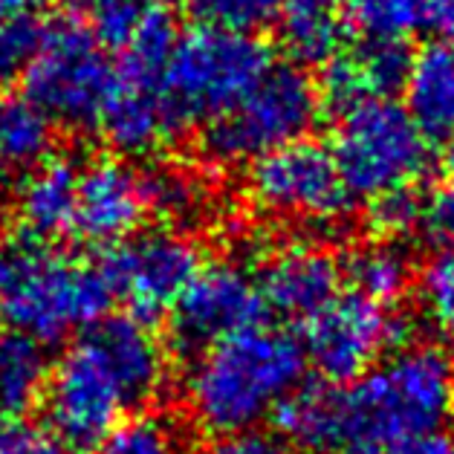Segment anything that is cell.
I'll return each instance as SVG.
<instances>
[{
  "mask_svg": "<svg viewBox=\"0 0 454 454\" xmlns=\"http://www.w3.org/2000/svg\"><path fill=\"white\" fill-rule=\"evenodd\" d=\"M168 356L153 327L137 316L98 318L52 364L43 423L67 454H90L139 408L157 400Z\"/></svg>",
  "mask_w": 454,
  "mask_h": 454,
  "instance_id": "1",
  "label": "cell"
},
{
  "mask_svg": "<svg viewBox=\"0 0 454 454\" xmlns=\"http://www.w3.org/2000/svg\"><path fill=\"white\" fill-rule=\"evenodd\" d=\"M307 353L281 327L254 325L197 356L185 376L194 423L212 434L254 428L304 382Z\"/></svg>",
  "mask_w": 454,
  "mask_h": 454,
  "instance_id": "2",
  "label": "cell"
},
{
  "mask_svg": "<svg viewBox=\"0 0 454 454\" xmlns=\"http://www.w3.org/2000/svg\"><path fill=\"white\" fill-rule=\"evenodd\" d=\"M341 454H376L396 440L431 434L454 417V364L434 345H405L345 391Z\"/></svg>",
  "mask_w": 454,
  "mask_h": 454,
  "instance_id": "3",
  "label": "cell"
},
{
  "mask_svg": "<svg viewBox=\"0 0 454 454\" xmlns=\"http://www.w3.org/2000/svg\"><path fill=\"white\" fill-rule=\"evenodd\" d=\"M110 304L98 267L47 240L18 235L0 243V316L15 333L50 345L93 327Z\"/></svg>",
  "mask_w": 454,
  "mask_h": 454,
  "instance_id": "4",
  "label": "cell"
},
{
  "mask_svg": "<svg viewBox=\"0 0 454 454\" xmlns=\"http://www.w3.org/2000/svg\"><path fill=\"white\" fill-rule=\"evenodd\" d=\"M272 67V55L254 35L197 27L176 38L165 67L168 98L176 130L229 114L261 75Z\"/></svg>",
  "mask_w": 454,
  "mask_h": 454,
  "instance_id": "5",
  "label": "cell"
},
{
  "mask_svg": "<svg viewBox=\"0 0 454 454\" xmlns=\"http://www.w3.org/2000/svg\"><path fill=\"white\" fill-rule=\"evenodd\" d=\"M24 84L29 102L52 121L70 128H98L114 96L116 64H110L84 18L64 15L41 29Z\"/></svg>",
  "mask_w": 454,
  "mask_h": 454,
  "instance_id": "6",
  "label": "cell"
},
{
  "mask_svg": "<svg viewBox=\"0 0 454 454\" xmlns=\"http://www.w3.org/2000/svg\"><path fill=\"white\" fill-rule=\"evenodd\" d=\"M318 114V84L298 64H272L229 114L208 125L203 145L215 162L252 165L307 139Z\"/></svg>",
  "mask_w": 454,
  "mask_h": 454,
  "instance_id": "7",
  "label": "cell"
},
{
  "mask_svg": "<svg viewBox=\"0 0 454 454\" xmlns=\"http://www.w3.org/2000/svg\"><path fill=\"white\" fill-rule=\"evenodd\" d=\"M330 153L350 197L364 200L411 188L431 162L423 130L391 98H371L339 114Z\"/></svg>",
  "mask_w": 454,
  "mask_h": 454,
  "instance_id": "8",
  "label": "cell"
},
{
  "mask_svg": "<svg viewBox=\"0 0 454 454\" xmlns=\"http://www.w3.org/2000/svg\"><path fill=\"white\" fill-rule=\"evenodd\" d=\"M249 197L261 212L304 226L341 223L353 200L330 148L309 139L252 162Z\"/></svg>",
  "mask_w": 454,
  "mask_h": 454,
  "instance_id": "9",
  "label": "cell"
},
{
  "mask_svg": "<svg viewBox=\"0 0 454 454\" xmlns=\"http://www.w3.org/2000/svg\"><path fill=\"white\" fill-rule=\"evenodd\" d=\"M411 327L391 309L359 293L336 295L307 321V362L327 385L359 382L387 348H405Z\"/></svg>",
  "mask_w": 454,
  "mask_h": 454,
  "instance_id": "10",
  "label": "cell"
},
{
  "mask_svg": "<svg viewBox=\"0 0 454 454\" xmlns=\"http://www.w3.org/2000/svg\"><path fill=\"white\" fill-rule=\"evenodd\" d=\"M200 270L203 263L197 243L174 229L137 231L107 247L98 263L110 295L128 301L137 318L174 309Z\"/></svg>",
  "mask_w": 454,
  "mask_h": 454,
  "instance_id": "11",
  "label": "cell"
},
{
  "mask_svg": "<svg viewBox=\"0 0 454 454\" xmlns=\"http://www.w3.org/2000/svg\"><path fill=\"white\" fill-rule=\"evenodd\" d=\"M263 298L258 278L240 263L220 261L203 267L171 309L174 341L185 353H203L217 341L258 325Z\"/></svg>",
  "mask_w": 454,
  "mask_h": 454,
  "instance_id": "12",
  "label": "cell"
},
{
  "mask_svg": "<svg viewBox=\"0 0 454 454\" xmlns=\"http://www.w3.org/2000/svg\"><path fill=\"white\" fill-rule=\"evenodd\" d=\"M148 212L142 174L128 162L102 157L79 171V203H75L73 231L96 247L137 235V226Z\"/></svg>",
  "mask_w": 454,
  "mask_h": 454,
  "instance_id": "13",
  "label": "cell"
},
{
  "mask_svg": "<svg viewBox=\"0 0 454 454\" xmlns=\"http://www.w3.org/2000/svg\"><path fill=\"white\" fill-rule=\"evenodd\" d=\"M341 263L318 243H293L272 252L258 275L263 307L286 321H309L339 295Z\"/></svg>",
  "mask_w": 454,
  "mask_h": 454,
  "instance_id": "14",
  "label": "cell"
},
{
  "mask_svg": "<svg viewBox=\"0 0 454 454\" xmlns=\"http://www.w3.org/2000/svg\"><path fill=\"white\" fill-rule=\"evenodd\" d=\"M411 64L403 41H364L353 52H336L321 75V102L339 114L371 98H387L400 90Z\"/></svg>",
  "mask_w": 454,
  "mask_h": 454,
  "instance_id": "15",
  "label": "cell"
},
{
  "mask_svg": "<svg viewBox=\"0 0 454 454\" xmlns=\"http://www.w3.org/2000/svg\"><path fill=\"white\" fill-rule=\"evenodd\" d=\"M98 130L121 153H151L176 134L162 84L130 82L116 75L114 96Z\"/></svg>",
  "mask_w": 454,
  "mask_h": 454,
  "instance_id": "16",
  "label": "cell"
},
{
  "mask_svg": "<svg viewBox=\"0 0 454 454\" xmlns=\"http://www.w3.org/2000/svg\"><path fill=\"white\" fill-rule=\"evenodd\" d=\"M79 171L67 157H50L15 185V212L24 235L50 243L75 226Z\"/></svg>",
  "mask_w": 454,
  "mask_h": 454,
  "instance_id": "17",
  "label": "cell"
},
{
  "mask_svg": "<svg viewBox=\"0 0 454 454\" xmlns=\"http://www.w3.org/2000/svg\"><path fill=\"white\" fill-rule=\"evenodd\" d=\"M405 110L428 142L454 137V43L431 41L411 55L405 75Z\"/></svg>",
  "mask_w": 454,
  "mask_h": 454,
  "instance_id": "18",
  "label": "cell"
},
{
  "mask_svg": "<svg viewBox=\"0 0 454 454\" xmlns=\"http://www.w3.org/2000/svg\"><path fill=\"white\" fill-rule=\"evenodd\" d=\"M275 426L286 446L304 454H341L348 437L345 391L336 385L298 387L275 408Z\"/></svg>",
  "mask_w": 454,
  "mask_h": 454,
  "instance_id": "19",
  "label": "cell"
},
{
  "mask_svg": "<svg viewBox=\"0 0 454 454\" xmlns=\"http://www.w3.org/2000/svg\"><path fill=\"white\" fill-rule=\"evenodd\" d=\"M52 148V119L27 96L0 98V185H18Z\"/></svg>",
  "mask_w": 454,
  "mask_h": 454,
  "instance_id": "20",
  "label": "cell"
},
{
  "mask_svg": "<svg viewBox=\"0 0 454 454\" xmlns=\"http://www.w3.org/2000/svg\"><path fill=\"white\" fill-rule=\"evenodd\" d=\"M275 24L281 29L284 47L304 64H327L341 52L348 27L341 0H281Z\"/></svg>",
  "mask_w": 454,
  "mask_h": 454,
  "instance_id": "21",
  "label": "cell"
},
{
  "mask_svg": "<svg viewBox=\"0 0 454 454\" xmlns=\"http://www.w3.org/2000/svg\"><path fill=\"white\" fill-rule=\"evenodd\" d=\"M52 362L47 348L29 336L0 339V417L18 419L32 411L47 391Z\"/></svg>",
  "mask_w": 454,
  "mask_h": 454,
  "instance_id": "22",
  "label": "cell"
},
{
  "mask_svg": "<svg viewBox=\"0 0 454 454\" xmlns=\"http://www.w3.org/2000/svg\"><path fill=\"white\" fill-rule=\"evenodd\" d=\"M341 270L353 284V293L371 298L382 307L400 301L414 281L411 258L394 240H373L356 247L348 254Z\"/></svg>",
  "mask_w": 454,
  "mask_h": 454,
  "instance_id": "23",
  "label": "cell"
},
{
  "mask_svg": "<svg viewBox=\"0 0 454 454\" xmlns=\"http://www.w3.org/2000/svg\"><path fill=\"white\" fill-rule=\"evenodd\" d=\"M345 24L364 41H403L428 24V0H341Z\"/></svg>",
  "mask_w": 454,
  "mask_h": 454,
  "instance_id": "24",
  "label": "cell"
},
{
  "mask_svg": "<svg viewBox=\"0 0 454 454\" xmlns=\"http://www.w3.org/2000/svg\"><path fill=\"white\" fill-rule=\"evenodd\" d=\"M142 185H145L148 212L176 220V223L197 220L208 206V192L200 176L176 165H160V168L145 171Z\"/></svg>",
  "mask_w": 454,
  "mask_h": 454,
  "instance_id": "25",
  "label": "cell"
},
{
  "mask_svg": "<svg viewBox=\"0 0 454 454\" xmlns=\"http://www.w3.org/2000/svg\"><path fill=\"white\" fill-rule=\"evenodd\" d=\"M200 27L254 35L278 18L281 0H185Z\"/></svg>",
  "mask_w": 454,
  "mask_h": 454,
  "instance_id": "26",
  "label": "cell"
},
{
  "mask_svg": "<svg viewBox=\"0 0 454 454\" xmlns=\"http://www.w3.org/2000/svg\"><path fill=\"white\" fill-rule=\"evenodd\" d=\"M98 454H180V437L168 419L139 414L125 419Z\"/></svg>",
  "mask_w": 454,
  "mask_h": 454,
  "instance_id": "27",
  "label": "cell"
},
{
  "mask_svg": "<svg viewBox=\"0 0 454 454\" xmlns=\"http://www.w3.org/2000/svg\"><path fill=\"white\" fill-rule=\"evenodd\" d=\"M428 316L449 333V359L454 364V247L437 252L419 278Z\"/></svg>",
  "mask_w": 454,
  "mask_h": 454,
  "instance_id": "28",
  "label": "cell"
},
{
  "mask_svg": "<svg viewBox=\"0 0 454 454\" xmlns=\"http://www.w3.org/2000/svg\"><path fill=\"white\" fill-rule=\"evenodd\" d=\"M368 220L376 235H382V240L414 235L423 226V194L411 185L376 197V200H371Z\"/></svg>",
  "mask_w": 454,
  "mask_h": 454,
  "instance_id": "29",
  "label": "cell"
},
{
  "mask_svg": "<svg viewBox=\"0 0 454 454\" xmlns=\"http://www.w3.org/2000/svg\"><path fill=\"white\" fill-rule=\"evenodd\" d=\"M145 12L148 6L142 0H90V12L84 20L105 50H121L134 38Z\"/></svg>",
  "mask_w": 454,
  "mask_h": 454,
  "instance_id": "30",
  "label": "cell"
},
{
  "mask_svg": "<svg viewBox=\"0 0 454 454\" xmlns=\"http://www.w3.org/2000/svg\"><path fill=\"white\" fill-rule=\"evenodd\" d=\"M41 27L32 18L0 20V84L24 75L38 50Z\"/></svg>",
  "mask_w": 454,
  "mask_h": 454,
  "instance_id": "31",
  "label": "cell"
},
{
  "mask_svg": "<svg viewBox=\"0 0 454 454\" xmlns=\"http://www.w3.org/2000/svg\"><path fill=\"white\" fill-rule=\"evenodd\" d=\"M419 231L440 243L442 249L454 247V183H442L423 197V226Z\"/></svg>",
  "mask_w": 454,
  "mask_h": 454,
  "instance_id": "32",
  "label": "cell"
},
{
  "mask_svg": "<svg viewBox=\"0 0 454 454\" xmlns=\"http://www.w3.org/2000/svg\"><path fill=\"white\" fill-rule=\"evenodd\" d=\"M0 454H67L50 437L47 428H38L27 419H0Z\"/></svg>",
  "mask_w": 454,
  "mask_h": 454,
  "instance_id": "33",
  "label": "cell"
},
{
  "mask_svg": "<svg viewBox=\"0 0 454 454\" xmlns=\"http://www.w3.org/2000/svg\"><path fill=\"white\" fill-rule=\"evenodd\" d=\"M206 454H293L281 434H270L261 428L235 431V434L217 437Z\"/></svg>",
  "mask_w": 454,
  "mask_h": 454,
  "instance_id": "34",
  "label": "cell"
},
{
  "mask_svg": "<svg viewBox=\"0 0 454 454\" xmlns=\"http://www.w3.org/2000/svg\"><path fill=\"white\" fill-rule=\"evenodd\" d=\"M376 454H454V440L442 431H431V434L396 440Z\"/></svg>",
  "mask_w": 454,
  "mask_h": 454,
  "instance_id": "35",
  "label": "cell"
},
{
  "mask_svg": "<svg viewBox=\"0 0 454 454\" xmlns=\"http://www.w3.org/2000/svg\"><path fill=\"white\" fill-rule=\"evenodd\" d=\"M428 24L454 43V0H428Z\"/></svg>",
  "mask_w": 454,
  "mask_h": 454,
  "instance_id": "36",
  "label": "cell"
},
{
  "mask_svg": "<svg viewBox=\"0 0 454 454\" xmlns=\"http://www.w3.org/2000/svg\"><path fill=\"white\" fill-rule=\"evenodd\" d=\"M43 4V0H0V20L12 18H32V12Z\"/></svg>",
  "mask_w": 454,
  "mask_h": 454,
  "instance_id": "37",
  "label": "cell"
},
{
  "mask_svg": "<svg viewBox=\"0 0 454 454\" xmlns=\"http://www.w3.org/2000/svg\"><path fill=\"white\" fill-rule=\"evenodd\" d=\"M446 174L449 183H454V137L449 139V151H446Z\"/></svg>",
  "mask_w": 454,
  "mask_h": 454,
  "instance_id": "38",
  "label": "cell"
},
{
  "mask_svg": "<svg viewBox=\"0 0 454 454\" xmlns=\"http://www.w3.org/2000/svg\"><path fill=\"white\" fill-rule=\"evenodd\" d=\"M0 318H4V316H0ZM0 339H4V336H0Z\"/></svg>",
  "mask_w": 454,
  "mask_h": 454,
  "instance_id": "39",
  "label": "cell"
}]
</instances>
